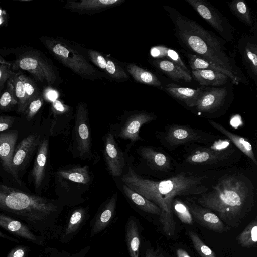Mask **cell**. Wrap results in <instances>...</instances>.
Masks as SVG:
<instances>
[{
	"label": "cell",
	"mask_w": 257,
	"mask_h": 257,
	"mask_svg": "<svg viewBox=\"0 0 257 257\" xmlns=\"http://www.w3.org/2000/svg\"><path fill=\"white\" fill-rule=\"evenodd\" d=\"M14 120V117L11 116L0 115V132L11 127Z\"/></svg>",
	"instance_id": "obj_44"
},
{
	"label": "cell",
	"mask_w": 257,
	"mask_h": 257,
	"mask_svg": "<svg viewBox=\"0 0 257 257\" xmlns=\"http://www.w3.org/2000/svg\"><path fill=\"white\" fill-rule=\"evenodd\" d=\"M12 71L7 64L0 62V93L4 88Z\"/></svg>",
	"instance_id": "obj_43"
},
{
	"label": "cell",
	"mask_w": 257,
	"mask_h": 257,
	"mask_svg": "<svg viewBox=\"0 0 257 257\" xmlns=\"http://www.w3.org/2000/svg\"><path fill=\"white\" fill-rule=\"evenodd\" d=\"M49 140L44 138L41 140L37 148L31 175L36 191H38L44 180L48 155Z\"/></svg>",
	"instance_id": "obj_18"
},
{
	"label": "cell",
	"mask_w": 257,
	"mask_h": 257,
	"mask_svg": "<svg viewBox=\"0 0 257 257\" xmlns=\"http://www.w3.org/2000/svg\"><path fill=\"white\" fill-rule=\"evenodd\" d=\"M56 209L48 199L0 184V211L24 220L36 229Z\"/></svg>",
	"instance_id": "obj_4"
},
{
	"label": "cell",
	"mask_w": 257,
	"mask_h": 257,
	"mask_svg": "<svg viewBox=\"0 0 257 257\" xmlns=\"http://www.w3.org/2000/svg\"><path fill=\"white\" fill-rule=\"evenodd\" d=\"M74 142L76 152L81 158L91 155V137L88 117V109L85 104L79 103L77 106L74 125Z\"/></svg>",
	"instance_id": "obj_10"
},
{
	"label": "cell",
	"mask_w": 257,
	"mask_h": 257,
	"mask_svg": "<svg viewBox=\"0 0 257 257\" xmlns=\"http://www.w3.org/2000/svg\"><path fill=\"white\" fill-rule=\"evenodd\" d=\"M145 257H165L160 251L154 250L152 248H148L147 249Z\"/></svg>",
	"instance_id": "obj_46"
},
{
	"label": "cell",
	"mask_w": 257,
	"mask_h": 257,
	"mask_svg": "<svg viewBox=\"0 0 257 257\" xmlns=\"http://www.w3.org/2000/svg\"><path fill=\"white\" fill-rule=\"evenodd\" d=\"M190 68L194 70H211L222 73L226 75L232 81L233 84L237 85L239 80L234 75L227 70L216 66L208 61L194 54L186 53Z\"/></svg>",
	"instance_id": "obj_30"
},
{
	"label": "cell",
	"mask_w": 257,
	"mask_h": 257,
	"mask_svg": "<svg viewBox=\"0 0 257 257\" xmlns=\"http://www.w3.org/2000/svg\"><path fill=\"white\" fill-rule=\"evenodd\" d=\"M164 8L173 24L175 35L186 53L196 55L227 70L237 77L240 82H247L233 56L225 47L224 40L174 8L168 6Z\"/></svg>",
	"instance_id": "obj_3"
},
{
	"label": "cell",
	"mask_w": 257,
	"mask_h": 257,
	"mask_svg": "<svg viewBox=\"0 0 257 257\" xmlns=\"http://www.w3.org/2000/svg\"><path fill=\"white\" fill-rule=\"evenodd\" d=\"M8 80L12 86L13 95L18 105V111L24 113L28 105V102L20 74L12 71Z\"/></svg>",
	"instance_id": "obj_31"
},
{
	"label": "cell",
	"mask_w": 257,
	"mask_h": 257,
	"mask_svg": "<svg viewBox=\"0 0 257 257\" xmlns=\"http://www.w3.org/2000/svg\"><path fill=\"white\" fill-rule=\"evenodd\" d=\"M227 4L232 13L240 21L248 26H253L250 9L244 1L234 0Z\"/></svg>",
	"instance_id": "obj_35"
},
{
	"label": "cell",
	"mask_w": 257,
	"mask_h": 257,
	"mask_svg": "<svg viewBox=\"0 0 257 257\" xmlns=\"http://www.w3.org/2000/svg\"><path fill=\"white\" fill-rule=\"evenodd\" d=\"M185 204L196 221L207 229L218 233L228 230L224 223L212 211L196 204L190 198H186Z\"/></svg>",
	"instance_id": "obj_12"
},
{
	"label": "cell",
	"mask_w": 257,
	"mask_h": 257,
	"mask_svg": "<svg viewBox=\"0 0 257 257\" xmlns=\"http://www.w3.org/2000/svg\"><path fill=\"white\" fill-rule=\"evenodd\" d=\"M225 41H234L233 31L228 20L210 3L205 0L186 1Z\"/></svg>",
	"instance_id": "obj_9"
},
{
	"label": "cell",
	"mask_w": 257,
	"mask_h": 257,
	"mask_svg": "<svg viewBox=\"0 0 257 257\" xmlns=\"http://www.w3.org/2000/svg\"><path fill=\"white\" fill-rule=\"evenodd\" d=\"M236 241L242 247L251 248L256 246L257 242V220H252L238 234Z\"/></svg>",
	"instance_id": "obj_34"
},
{
	"label": "cell",
	"mask_w": 257,
	"mask_h": 257,
	"mask_svg": "<svg viewBox=\"0 0 257 257\" xmlns=\"http://www.w3.org/2000/svg\"><path fill=\"white\" fill-rule=\"evenodd\" d=\"M40 136L33 133L24 138L15 148L12 157V166L13 178L19 184L21 181L19 174L27 165L34 152L41 141Z\"/></svg>",
	"instance_id": "obj_11"
},
{
	"label": "cell",
	"mask_w": 257,
	"mask_h": 257,
	"mask_svg": "<svg viewBox=\"0 0 257 257\" xmlns=\"http://www.w3.org/2000/svg\"><path fill=\"white\" fill-rule=\"evenodd\" d=\"M189 236L193 246L201 257H216L214 252L203 242L196 233L190 231Z\"/></svg>",
	"instance_id": "obj_39"
},
{
	"label": "cell",
	"mask_w": 257,
	"mask_h": 257,
	"mask_svg": "<svg viewBox=\"0 0 257 257\" xmlns=\"http://www.w3.org/2000/svg\"><path fill=\"white\" fill-rule=\"evenodd\" d=\"M153 64L174 81L182 80L189 82L192 80L191 74L170 61L165 59H155L153 61Z\"/></svg>",
	"instance_id": "obj_26"
},
{
	"label": "cell",
	"mask_w": 257,
	"mask_h": 257,
	"mask_svg": "<svg viewBox=\"0 0 257 257\" xmlns=\"http://www.w3.org/2000/svg\"><path fill=\"white\" fill-rule=\"evenodd\" d=\"M50 53L74 73L85 79L99 78L96 70L80 53L63 41L52 37L40 38Z\"/></svg>",
	"instance_id": "obj_6"
},
{
	"label": "cell",
	"mask_w": 257,
	"mask_h": 257,
	"mask_svg": "<svg viewBox=\"0 0 257 257\" xmlns=\"http://www.w3.org/2000/svg\"><path fill=\"white\" fill-rule=\"evenodd\" d=\"M52 105L54 108L57 111L62 112L65 110V107L63 104L59 100H54Z\"/></svg>",
	"instance_id": "obj_47"
},
{
	"label": "cell",
	"mask_w": 257,
	"mask_h": 257,
	"mask_svg": "<svg viewBox=\"0 0 257 257\" xmlns=\"http://www.w3.org/2000/svg\"><path fill=\"white\" fill-rule=\"evenodd\" d=\"M125 241L130 257H139L140 232L137 222L133 216L129 218L126 223Z\"/></svg>",
	"instance_id": "obj_28"
},
{
	"label": "cell",
	"mask_w": 257,
	"mask_h": 257,
	"mask_svg": "<svg viewBox=\"0 0 257 257\" xmlns=\"http://www.w3.org/2000/svg\"><path fill=\"white\" fill-rule=\"evenodd\" d=\"M150 52L152 57L157 59H165L170 61L190 74L189 70L181 57L174 50L163 45H159L152 47Z\"/></svg>",
	"instance_id": "obj_32"
},
{
	"label": "cell",
	"mask_w": 257,
	"mask_h": 257,
	"mask_svg": "<svg viewBox=\"0 0 257 257\" xmlns=\"http://www.w3.org/2000/svg\"><path fill=\"white\" fill-rule=\"evenodd\" d=\"M27 249L25 247L20 246L13 249L7 257H25Z\"/></svg>",
	"instance_id": "obj_45"
},
{
	"label": "cell",
	"mask_w": 257,
	"mask_h": 257,
	"mask_svg": "<svg viewBox=\"0 0 257 257\" xmlns=\"http://www.w3.org/2000/svg\"><path fill=\"white\" fill-rule=\"evenodd\" d=\"M177 257H191L188 253L182 248H179L176 251Z\"/></svg>",
	"instance_id": "obj_48"
},
{
	"label": "cell",
	"mask_w": 257,
	"mask_h": 257,
	"mask_svg": "<svg viewBox=\"0 0 257 257\" xmlns=\"http://www.w3.org/2000/svg\"><path fill=\"white\" fill-rule=\"evenodd\" d=\"M200 206L214 213L228 230L238 227L254 205V186L246 175L224 174L205 193L197 197Z\"/></svg>",
	"instance_id": "obj_2"
},
{
	"label": "cell",
	"mask_w": 257,
	"mask_h": 257,
	"mask_svg": "<svg viewBox=\"0 0 257 257\" xmlns=\"http://www.w3.org/2000/svg\"><path fill=\"white\" fill-rule=\"evenodd\" d=\"M18 138L17 131L0 133V164L13 178L12 161Z\"/></svg>",
	"instance_id": "obj_17"
},
{
	"label": "cell",
	"mask_w": 257,
	"mask_h": 257,
	"mask_svg": "<svg viewBox=\"0 0 257 257\" xmlns=\"http://www.w3.org/2000/svg\"><path fill=\"white\" fill-rule=\"evenodd\" d=\"M117 193H115L106 203L96 216L91 230V236L104 229L112 219L116 208Z\"/></svg>",
	"instance_id": "obj_27"
},
{
	"label": "cell",
	"mask_w": 257,
	"mask_h": 257,
	"mask_svg": "<svg viewBox=\"0 0 257 257\" xmlns=\"http://www.w3.org/2000/svg\"><path fill=\"white\" fill-rule=\"evenodd\" d=\"M0 237H5L6 238H9V236L3 234L1 232H0Z\"/></svg>",
	"instance_id": "obj_50"
},
{
	"label": "cell",
	"mask_w": 257,
	"mask_h": 257,
	"mask_svg": "<svg viewBox=\"0 0 257 257\" xmlns=\"http://www.w3.org/2000/svg\"><path fill=\"white\" fill-rule=\"evenodd\" d=\"M58 173L62 178L78 183L86 184L90 180L87 166L59 170Z\"/></svg>",
	"instance_id": "obj_36"
},
{
	"label": "cell",
	"mask_w": 257,
	"mask_h": 257,
	"mask_svg": "<svg viewBox=\"0 0 257 257\" xmlns=\"http://www.w3.org/2000/svg\"><path fill=\"white\" fill-rule=\"evenodd\" d=\"M122 0H81L79 2L68 1L65 7L81 13L100 12L122 3Z\"/></svg>",
	"instance_id": "obj_20"
},
{
	"label": "cell",
	"mask_w": 257,
	"mask_h": 257,
	"mask_svg": "<svg viewBox=\"0 0 257 257\" xmlns=\"http://www.w3.org/2000/svg\"><path fill=\"white\" fill-rule=\"evenodd\" d=\"M85 211L83 208L74 210L69 219L67 226L64 232V237H68L75 233L84 220Z\"/></svg>",
	"instance_id": "obj_38"
},
{
	"label": "cell",
	"mask_w": 257,
	"mask_h": 257,
	"mask_svg": "<svg viewBox=\"0 0 257 257\" xmlns=\"http://www.w3.org/2000/svg\"><path fill=\"white\" fill-rule=\"evenodd\" d=\"M12 69L26 71L36 80L50 85L55 83L57 81L56 75L52 66L36 52H28L20 55L13 62Z\"/></svg>",
	"instance_id": "obj_8"
},
{
	"label": "cell",
	"mask_w": 257,
	"mask_h": 257,
	"mask_svg": "<svg viewBox=\"0 0 257 257\" xmlns=\"http://www.w3.org/2000/svg\"><path fill=\"white\" fill-rule=\"evenodd\" d=\"M238 48L248 74L256 84L257 44L256 40L251 37L243 36L238 41Z\"/></svg>",
	"instance_id": "obj_16"
},
{
	"label": "cell",
	"mask_w": 257,
	"mask_h": 257,
	"mask_svg": "<svg viewBox=\"0 0 257 257\" xmlns=\"http://www.w3.org/2000/svg\"><path fill=\"white\" fill-rule=\"evenodd\" d=\"M104 157L110 174L114 177L121 176L125 166L123 154L110 132L105 138Z\"/></svg>",
	"instance_id": "obj_15"
},
{
	"label": "cell",
	"mask_w": 257,
	"mask_h": 257,
	"mask_svg": "<svg viewBox=\"0 0 257 257\" xmlns=\"http://www.w3.org/2000/svg\"><path fill=\"white\" fill-rule=\"evenodd\" d=\"M0 226L11 233L30 241L39 244L42 242L39 236L35 235L22 222L3 213H0Z\"/></svg>",
	"instance_id": "obj_22"
},
{
	"label": "cell",
	"mask_w": 257,
	"mask_h": 257,
	"mask_svg": "<svg viewBox=\"0 0 257 257\" xmlns=\"http://www.w3.org/2000/svg\"><path fill=\"white\" fill-rule=\"evenodd\" d=\"M139 153L152 169L165 172L171 169L170 159L165 154L148 147L141 148Z\"/></svg>",
	"instance_id": "obj_24"
},
{
	"label": "cell",
	"mask_w": 257,
	"mask_h": 257,
	"mask_svg": "<svg viewBox=\"0 0 257 257\" xmlns=\"http://www.w3.org/2000/svg\"><path fill=\"white\" fill-rule=\"evenodd\" d=\"M126 69L136 81L155 87H162L161 82L153 73L134 64H128Z\"/></svg>",
	"instance_id": "obj_33"
},
{
	"label": "cell",
	"mask_w": 257,
	"mask_h": 257,
	"mask_svg": "<svg viewBox=\"0 0 257 257\" xmlns=\"http://www.w3.org/2000/svg\"><path fill=\"white\" fill-rule=\"evenodd\" d=\"M17 104L14 98L12 86L8 80L5 89L0 93V110H7Z\"/></svg>",
	"instance_id": "obj_40"
},
{
	"label": "cell",
	"mask_w": 257,
	"mask_h": 257,
	"mask_svg": "<svg viewBox=\"0 0 257 257\" xmlns=\"http://www.w3.org/2000/svg\"><path fill=\"white\" fill-rule=\"evenodd\" d=\"M48 97L49 99L54 101L57 98V94L54 91H50L48 93Z\"/></svg>",
	"instance_id": "obj_49"
},
{
	"label": "cell",
	"mask_w": 257,
	"mask_h": 257,
	"mask_svg": "<svg viewBox=\"0 0 257 257\" xmlns=\"http://www.w3.org/2000/svg\"><path fill=\"white\" fill-rule=\"evenodd\" d=\"M20 77L23 83L29 104L31 101L41 96L39 91L36 84L30 78L21 74Z\"/></svg>",
	"instance_id": "obj_41"
},
{
	"label": "cell",
	"mask_w": 257,
	"mask_h": 257,
	"mask_svg": "<svg viewBox=\"0 0 257 257\" xmlns=\"http://www.w3.org/2000/svg\"><path fill=\"white\" fill-rule=\"evenodd\" d=\"M172 210L182 222L188 225L192 224L193 217L187 205L179 198L174 199Z\"/></svg>",
	"instance_id": "obj_37"
},
{
	"label": "cell",
	"mask_w": 257,
	"mask_h": 257,
	"mask_svg": "<svg viewBox=\"0 0 257 257\" xmlns=\"http://www.w3.org/2000/svg\"><path fill=\"white\" fill-rule=\"evenodd\" d=\"M236 151L228 139H217L208 146H197L184 158L188 165L207 168L222 167L236 159Z\"/></svg>",
	"instance_id": "obj_5"
},
{
	"label": "cell",
	"mask_w": 257,
	"mask_h": 257,
	"mask_svg": "<svg viewBox=\"0 0 257 257\" xmlns=\"http://www.w3.org/2000/svg\"><path fill=\"white\" fill-rule=\"evenodd\" d=\"M160 136L161 142L170 149L190 143L211 144L218 137L190 126L179 124L167 126Z\"/></svg>",
	"instance_id": "obj_7"
},
{
	"label": "cell",
	"mask_w": 257,
	"mask_h": 257,
	"mask_svg": "<svg viewBox=\"0 0 257 257\" xmlns=\"http://www.w3.org/2000/svg\"><path fill=\"white\" fill-rule=\"evenodd\" d=\"M228 94L226 87H205L195 107L201 113L215 112L225 104Z\"/></svg>",
	"instance_id": "obj_14"
},
{
	"label": "cell",
	"mask_w": 257,
	"mask_h": 257,
	"mask_svg": "<svg viewBox=\"0 0 257 257\" xmlns=\"http://www.w3.org/2000/svg\"><path fill=\"white\" fill-rule=\"evenodd\" d=\"M43 103L42 98L40 96L31 101L29 103L24 114L28 120L33 118L40 110Z\"/></svg>",
	"instance_id": "obj_42"
},
{
	"label": "cell",
	"mask_w": 257,
	"mask_h": 257,
	"mask_svg": "<svg viewBox=\"0 0 257 257\" xmlns=\"http://www.w3.org/2000/svg\"><path fill=\"white\" fill-rule=\"evenodd\" d=\"M121 180L159 207V222L169 236H172L175 231L172 210L174 199L178 196H199L210 188L208 176L190 172H181L167 179L154 181L141 177L130 167Z\"/></svg>",
	"instance_id": "obj_1"
},
{
	"label": "cell",
	"mask_w": 257,
	"mask_h": 257,
	"mask_svg": "<svg viewBox=\"0 0 257 257\" xmlns=\"http://www.w3.org/2000/svg\"><path fill=\"white\" fill-rule=\"evenodd\" d=\"M156 119V116L146 112H139L128 116L119 125L117 136L132 142L141 140L139 132L143 124Z\"/></svg>",
	"instance_id": "obj_13"
},
{
	"label": "cell",
	"mask_w": 257,
	"mask_h": 257,
	"mask_svg": "<svg viewBox=\"0 0 257 257\" xmlns=\"http://www.w3.org/2000/svg\"><path fill=\"white\" fill-rule=\"evenodd\" d=\"M208 122L212 127L225 136L240 151L247 156L255 164H257V160L252 145L247 139L230 132L223 126L214 120L209 119Z\"/></svg>",
	"instance_id": "obj_23"
},
{
	"label": "cell",
	"mask_w": 257,
	"mask_h": 257,
	"mask_svg": "<svg viewBox=\"0 0 257 257\" xmlns=\"http://www.w3.org/2000/svg\"><path fill=\"white\" fill-rule=\"evenodd\" d=\"M122 189L127 197L140 209L150 214L160 215L161 210L155 203L133 190L124 184L122 185Z\"/></svg>",
	"instance_id": "obj_29"
},
{
	"label": "cell",
	"mask_w": 257,
	"mask_h": 257,
	"mask_svg": "<svg viewBox=\"0 0 257 257\" xmlns=\"http://www.w3.org/2000/svg\"><path fill=\"white\" fill-rule=\"evenodd\" d=\"M191 74V76L201 86L205 87L220 86L225 84L229 79L222 73L211 70H194Z\"/></svg>",
	"instance_id": "obj_25"
},
{
	"label": "cell",
	"mask_w": 257,
	"mask_h": 257,
	"mask_svg": "<svg viewBox=\"0 0 257 257\" xmlns=\"http://www.w3.org/2000/svg\"><path fill=\"white\" fill-rule=\"evenodd\" d=\"M88 55L90 60L111 78L118 81L128 79V75L126 72L113 60L94 50H89Z\"/></svg>",
	"instance_id": "obj_19"
},
{
	"label": "cell",
	"mask_w": 257,
	"mask_h": 257,
	"mask_svg": "<svg viewBox=\"0 0 257 257\" xmlns=\"http://www.w3.org/2000/svg\"><path fill=\"white\" fill-rule=\"evenodd\" d=\"M204 88V86H202L193 89L170 83L165 86L164 89L168 93L184 102L187 106L195 107L203 92Z\"/></svg>",
	"instance_id": "obj_21"
}]
</instances>
